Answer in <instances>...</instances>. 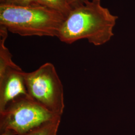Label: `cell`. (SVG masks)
Wrapping results in <instances>:
<instances>
[{
	"instance_id": "obj_1",
	"label": "cell",
	"mask_w": 135,
	"mask_h": 135,
	"mask_svg": "<svg viewBox=\"0 0 135 135\" xmlns=\"http://www.w3.org/2000/svg\"><path fill=\"white\" fill-rule=\"evenodd\" d=\"M118 19L102 6L101 0L89 1L73 9L62 25L57 38L68 44L87 39L95 46H101L114 36Z\"/></svg>"
},
{
	"instance_id": "obj_2",
	"label": "cell",
	"mask_w": 135,
	"mask_h": 135,
	"mask_svg": "<svg viewBox=\"0 0 135 135\" xmlns=\"http://www.w3.org/2000/svg\"><path fill=\"white\" fill-rule=\"evenodd\" d=\"M65 18L45 7L0 5V26L13 34L57 37Z\"/></svg>"
},
{
	"instance_id": "obj_3",
	"label": "cell",
	"mask_w": 135,
	"mask_h": 135,
	"mask_svg": "<svg viewBox=\"0 0 135 135\" xmlns=\"http://www.w3.org/2000/svg\"><path fill=\"white\" fill-rule=\"evenodd\" d=\"M28 95L55 115L62 117L64 108L63 85L53 64L46 63L33 72L25 73Z\"/></svg>"
},
{
	"instance_id": "obj_4",
	"label": "cell",
	"mask_w": 135,
	"mask_h": 135,
	"mask_svg": "<svg viewBox=\"0 0 135 135\" xmlns=\"http://www.w3.org/2000/svg\"><path fill=\"white\" fill-rule=\"evenodd\" d=\"M57 117L61 116L51 113L29 96H20L10 102L0 112V133L11 130L16 135H23Z\"/></svg>"
},
{
	"instance_id": "obj_5",
	"label": "cell",
	"mask_w": 135,
	"mask_h": 135,
	"mask_svg": "<svg viewBox=\"0 0 135 135\" xmlns=\"http://www.w3.org/2000/svg\"><path fill=\"white\" fill-rule=\"evenodd\" d=\"M7 53L0 55V112L16 98L27 95L25 73Z\"/></svg>"
},
{
	"instance_id": "obj_6",
	"label": "cell",
	"mask_w": 135,
	"mask_h": 135,
	"mask_svg": "<svg viewBox=\"0 0 135 135\" xmlns=\"http://www.w3.org/2000/svg\"><path fill=\"white\" fill-rule=\"evenodd\" d=\"M62 117L45 122L22 135H57Z\"/></svg>"
},
{
	"instance_id": "obj_7",
	"label": "cell",
	"mask_w": 135,
	"mask_h": 135,
	"mask_svg": "<svg viewBox=\"0 0 135 135\" xmlns=\"http://www.w3.org/2000/svg\"><path fill=\"white\" fill-rule=\"evenodd\" d=\"M41 6L62 15L65 19L73 9L68 0H38Z\"/></svg>"
},
{
	"instance_id": "obj_8",
	"label": "cell",
	"mask_w": 135,
	"mask_h": 135,
	"mask_svg": "<svg viewBox=\"0 0 135 135\" xmlns=\"http://www.w3.org/2000/svg\"><path fill=\"white\" fill-rule=\"evenodd\" d=\"M0 5L20 7L41 6L38 0H0Z\"/></svg>"
},
{
	"instance_id": "obj_9",
	"label": "cell",
	"mask_w": 135,
	"mask_h": 135,
	"mask_svg": "<svg viewBox=\"0 0 135 135\" xmlns=\"http://www.w3.org/2000/svg\"><path fill=\"white\" fill-rule=\"evenodd\" d=\"M73 9L85 4L89 0H68Z\"/></svg>"
},
{
	"instance_id": "obj_10",
	"label": "cell",
	"mask_w": 135,
	"mask_h": 135,
	"mask_svg": "<svg viewBox=\"0 0 135 135\" xmlns=\"http://www.w3.org/2000/svg\"><path fill=\"white\" fill-rule=\"evenodd\" d=\"M1 135H16V134L12 131L6 130L1 132Z\"/></svg>"
}]
</instances>
